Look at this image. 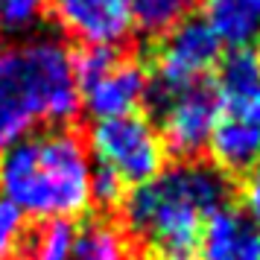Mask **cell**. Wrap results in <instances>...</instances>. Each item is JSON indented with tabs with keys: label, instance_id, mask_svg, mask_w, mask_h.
<instances>
[{
	"label": "cell",
	"instance_id": "6da1fadb",
	"mask_svg": "<svg viewBox=\"0 0 260 260\" xmlns=\"http://www.w3.org/2000/svg\"><path fill=\"white\" fill-rule=\"evenodd\" d=\"M123 219L152 260H199L202 231L231 205V181L211 161H178L126 193Z\"/></svg>",
	"mask_w": 260,
	"mask_h": 260
},
{
	"label": "cell",
	"instance_id": "7a4b0ae2",
	"mask_svg": "<svg viewBox=\"0 0 260 260\" xmlns=\"http://www.w3.org/2000/svg\"><path fill=\"white\" fill-rule=\"evenodd\" d=\"M91 155L71 126H44L0 155V196L36 219H73L91 208Z\"/></svg>",
	"mask_w": 260,
	"mask_h": 260
},
{
	"label": "cell",
	"instance_id": "3957f363",
	"mask_svg": "<svg viewBox=\"0 0 260 260\" xmlns=\"http://www.w3.org/2000/svg\"><path fill=\"white\" fill-rule=\"evenodd\" d=\"M71 50L56 36H36L0 50V146L36 126H68L79 114Z\"/></svg>",
	"mask_w": 260,
	"mask_h": 260
},
{
	"label": "cell",
	"instance_id": "277c9868",
	"mask_svg": "<svg viewBox=\"0 0 260 260\" xmlns=\"http://www.w3.org/2000/svg\"><path fill=\"white\" fill-rule=\"evenodd\" d=\"M71 61L79 103L94 120L138 114L149 100L146 64L120 56L117 47H79Z\"/></svg>",
	"mask_w": 260,
	"mask_h": 260
},
{
	"label": "cell",
	"instance_id": "5b68a950",
	"mask_svg": "<svg viewBox=\"0 0 260 260\" xmlns=\"http://www.w3.org/2000/svg\"><path fill=\"white\" fill-rule=\"evenodd\" d=\"M91 164L117 178L126 190L146 184L164 170L167 149L152 123L141 114L96 120L88 135Z\"/></svg>",
	"mask_w": 260,
	"mask_h": 260
},
{
	"label": "cell",
	"instance_id": "8992f818",
	"mask_svg": "<svg viewBox=\"0 0 260 260\" xmlns=\"http://www.w3.org/2000/svg\"><path fill=\"white\" fill-rule=\"evenodd\" d=\"M222 61V44L211 26L196 15H187L181 24L155 38L146 53L149 94H167L196 82H208Z\"/></svg>",
	"mask_w": 260,
	"mask_h": 260
},
{
	"label": "cell",
	"instance_id": "52a82bcc",
	"mask_svg": "<svg viewBox=\"0 0 260 260\" xmlns=\"http://www.w3.org/2000/svg\"><path fill=\"white\" fill-rule=\"evenodd\" d=\"M146 103L155 108V117H158L155 129L161 135L167 152L178 155L181 161H196V155L208 149L216 114H219L213 79L167 91V94H149Z\"/></svg>",
	"mask_w": 260,
	"mask_h": 260
},
{
	"label": "cell",
	"instance_id": "ba28073f",
	"mask_svg": "<svg viewBox=\"0 0 260 260\" xmlns=\"http://www.w3.org/2000/svg\"><path fill=\"white\" fill-rule=\"evenodd\" d=\"M50 12L82 47H120L135 29L129 0H50Z\"/></svg>",
	"mask_w": 260,
	"mask_h": 260
},
{
	"label": "cell",
	"instance_id": "9c48e42d",
	"mask_svg": "<svg viewBox=\"0 0 260 260\" xmlns=\"http://www.w3.org/2000/svg\"><path fill=\"white\" fill-rule=\"evenodd\" d=\"M213 91L222 117L260 129V56L254 50H234L219 61Z\"/></svg>",
	"mask_w": 260,
	"mask_h": 260
},
{
	"label": "cell",
	"instance_id": "30bf717a",
	"mask_svg": "<svg viewBox=\"0 0 260 260\" xmlns=\"http://www.w3.org/2000/svg\"><path fill=\"white\" fill-rule=\"evenodd\" d=\"M199 260H260V225L243 208H219L202 231Z\"/></svg>",
	"mask_w": 260,
	"mask_h": 260
},
{
	"label": "cell",
	"instance_id": "8fae6325",
	"mask_svg": "<svg viewBox=\"0 0 260 260\" xmlns=\"http://www.w3.org/2000/svg\"><path fill=\"white\" fill-rule=\"evenodd\" d=\"M196 3L202 9V21L231 53L260 44V0H196Z\"/></svg>",
	"mask_w": 260,
	"mask_h": 260
},
{
	"label": "cell",
	"instance_id": "7c38bea8",
	"mask_svg": "<svg viewBox=\"0 0 260 260\" xmlns=\"http://www.w3.org/2000/svg\"><path fill=\"white\" fill-rule=\"evenodd\" d=\"M73 260H129V243L117 225L106 219H88L76 225Z\"/></svg>",
	"mask_w": 260,
	"mask_h": 260
},
{
	"label": "cell",
	"instance_id": "4fadbf2b",
	"mask_svg": "<svg viewBox=\"0 0 260 260\" xmlns=\"http://www.w3.org/2000/svg\"><path fill=\"white\" fill-rule=\"evenodd\" d=\"M76 225L71 219H50L41 222L38 231H29L21 248V260H73Z\"/></svg>",
	"mask_w": 260,
	"mask_h": 260
},
{
	"label": "cell",
	"instance_id": "5bb4252c",
	"mask_svg": "<svg viewBox=\"0 0 260 260\" xmlns=\"http://www.w3.org/2000/svg\"><path fill=\"white\" fill-rule=\"evenodd\" d=\"M129 6L135 26H141L146 36L158 38L176 24H181L193 12L196 0H129Z\"/></svg>",
	"mask_w": 260,
	"mask_h": 260
},
{
	"label": "cell",
	"instance_id": "9a60e30c",
	"mask_svg": "<svg viewBox=\"0 0 260 260\" xmlns=\"http://www.w3.org/2000/svg\"><path fill=\"white\" fill-rule=\"evenodd\" d=\"M29 234L26 216L9 199L0 196V260H12L21 254L24 240Z\"/></svg>",
	"mask_w": 260,
	"mask_h": 260
},
{
	"label": "cell",
	"instance_id": "2e32d148",
	"mask_svg": "<svg viewBox=\"0 0 260 260\" xmlns=\"http://www.w3.org/2000/svg\"><path fill=\"white\" fill-rule=\"evenodd\" d=\"M44 0H0V24L9 29H26L38 21Z\"/></svg>",
	"mask_w": 260,
	"mask_h": 260
},
{
	"label": "cell",
	"instance_id": "e0dca14e",
	"mask_svg": "<svg viewBox=\"0 0 260 260\" xmlns=\"http://www.w3.org/2000/svg\"><path fill=\"white\" fill-rule=\"evenodd\" d=\"M243 211L260 225V161L246 173V184H243Z\"/></svg>",
	"mask_w": 260,
	"mask_h": 260
}]
</instances>
